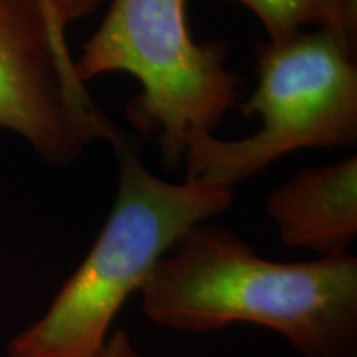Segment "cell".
Instances as JSON below:
<instances>
[{"label":"cell","mask_w":357,"mask_h":357,"mask_svg":"<svg viewBox=\"0 0 357 357\" xmlns=\"http://www.w3.org/2000/svg\"><path fill=\"white\" fill-rule=\"evenodd\" d=\"M146 318L208 333L235 323L278 333L301 357H357V258L281 263L217 225H195L141 288Z\"/></svg>","instance_id":"6da1fadb"},{"label":"cell","mask_w":357,"mask_h":357,"mask_svg":"<svg viewBox=\"0 0 357 357\" xmlns=\"http://www.w3.org/2000/svg\"><path fill=\"white\" fill-rule=\"evenodd\" d=\"M0 129L58 167L77 162L91 142L123 136L78 78L45 0H0Z\"/></svg>","instance_id":"5b68a950"},{"label":"cell","mask_w":357,"mask_h":357,"mask_svg":"<svg viewBox=\"0 0 357 357\" xmlns=\"http://www.w3.org/2000/svg\"><path fill=\"white\" fill-rule=\"evenodd\" d=\"M266 212L289 248L349 253L357 236V158L296 172L271 192Z\"/></svg>","instance_id":"8992f818"},{"label":"cell","mask_w":357,"mask_h":357,"mask_svg":"<svg viewBox=\"0 0 357 357\" xmlns=\"http://www.w3.org/2000/svg\"><path fill=\"white\" fill-rule=\"evenodd\" d=\"M93 357H144L136 346L132 344V339L126 329L118 328L111 331L109 337L106 339V344L101 347Z\"/></svg>","instance_id":"9c48e42d"},{"label":"cell","mask_w":357,"mask_h":357,"mask_svg":"<svg viewBox=\"0 0 357 357\" xmlns=\"http://www.w3.org/2000/svg\"><path fill=\"white\" fill-rule=\"evenodd\" d=\"M250 8L270 42L314 29H331L357 40V0H230Z\"/></svg>","instance_id":"52a82bcc"},{"label":"cell","mask_w":357,"mask_h":357,"mask_svg":"<svg viewBox=\"0 0 357 357\" xmlns=\"http://www.w3.org/2000/svg\"><path fill=\"white\" fill-rule=\"evenodd\" d=\"M227 52L223 42L192 40L185 0H113L75 71L84 84L106 73L132 75L142 91L128 105V119L158 134L162 162L172 169L190 137L213 134L238 98L243 79L225 68Z\"/></svg>","instance_id":"277c9868"},{"label":"cell","mask_w":357,"mask_h":357,"mask_svg":"<svg viewBox=\"0 0 357 357\" xmlns=\"http://www.w3.org/2000/svg\"><path fill=\"white\" fill-rule=\"evenodd\" d=\"M101 0H45L53 20L60 29H66L70 24L96 10Z\"/></svg>","instance_id":"ba28073f"},{"label":"cell","mask_w":357,"mask_h":357,"mask_svg":"<svg viewBox=\"0 0 357 357\" xmlns=\"http://www.w3.org/2000/svg\"><path fill=\"white\" fill-rule=\"evenodd\" d=\"M357 40L331 29L301 30L255 48L258 84L242 106L261 128L238 141L190 137L185 181L234 189L281 155L357 139Z\"/></svg>","instance_id":"3957f363"},{"label":"cell","mask_w":357,"mask_h":357,"mask_svg":"<svg viewBox=\"0 0 357 357\" xmlns=\"http://www.w3.org/2000/svg\"><path fill=\"white\" fill-rule=\"evenodd\" d=\"M111 146L119 160V187L108 220L42 318L8 342L6 357L95 356L119 310L141 291L160 258L234 202L230 187L172 184L154 176L124 136Z\"/></svg>","instance_id":"7a4b0ae2"}]
</instances>
